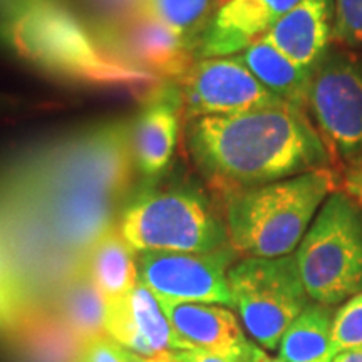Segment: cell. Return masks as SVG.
Masks as SVG:
<instances>
[{
	"label": "cell",
	"instance_id": "obj_28",
	"mask_svg": "<svg viewBox=\"0 0 362 362\" xmlns=\"http://www.w3.org/2000/svg\"><path fill=\"white\" fill-rule=\"evenodd\" d=\"M175 362H262L265 359V352L255 357H225L210 354L202 351H171Z\"/></svg>",
	"mask_w": 362,
	"mask_h": 362
},
{
	"label": "cell",
	"instance_id": "obj_6",
	"mask_svg": "<svg viewBox=\"0 0 362 362\" xmlns=\"http://www.w3.org/2000/svg\"><path fill=\"white\" fill-rule=\"evenodd\" d=\"M296 259L305 291L317 304L332 307L362 292V210L349 194H329Z\"/></svg>",
	"mask_w": 362,
	"mask_h": 362
},
{
	"label": "cell",
	"instance_id": "obj_12",
	"mask_svg": "<svg viewBox=\"0 0 362 362\" xmlns=\"http://www.w3.org/2000/svg\"><path fill=\"white\" fill-rule=\"evenodd\" d=\"M131 119V153L141 180H155L175 165L185 115L176 81H165Z\"/></svg>",
	"mask_w": 362,
	"mask_h": 362
},
{
	"label": "cell",
	"instance_id": "obj_29",
	"mask_svg": "<svg viewBox=\"0 0 362 362\" xmlns=\"http://www.w3.org/2000/svg\"><path fill=\"white\" fill-rule=\"evenodd\" d=\"M344 193L349 194L362 210V156H357L347 166L342 180Z\"/></svg>",
	"mask_w": 362,
	"mask_h": 362
},
{
	"label": "cell",
	"instance_id": "obj_32",
	"mask_svg": "<svg viewBox=\"0 0 362 362\" xmlns=\"http://www.w3.org/2000/svg\"><path fill=\"white\" fill-rule=\"evenodd\" d=\"M124 357H126V362H144V357L136 354V352L126 349L124 347Z\"/></svg>",
	"mask_w": 362,
	"mask_h": 362
},
{
	"label": "cell",
	"instance_id": "obj_16",
	"mask_svg": "<svg viewBox=\"0 0 362 362\" xmlns=\"http://www.w3.org/2000/svg\"><path fill=\"white\" fill-rule=\"evenodd\" d=\"M332 27L334 0H300L264 39L296 64L315 71L327 56Z\"/></svg>",
	"mask_w": 362,
	"mask_h": 362
},
{
	"label": "cell",
	"instance_id": "obj_15",
	"mask_svg": "<svg viewBox=\"0 0 362 362\" xmlns=\"http://www.w3.org/2000/svg\"><path fill=\"white\" fill-rule=\"evenodd\" d=\"M106 334L143 357L178 351V341L160 300L143 284L136 285L121 300L107 304Z\"/></svg>",
	"mask_w": 362,
	"mask_h": 362
},
{
	"label": "cell",
	"instance_id": "obj_10",
	"mask_svg": "<svg viewBox=\"0 0 362 362\" xmlns=\"http://www.w3.org/2000/svg\"><path fill=\"white\" fill-rule=\"evenodd\" d=\"M176 84L185 121L238 115L285 103L272 94L237 56L197 59Z\"/></svg>",
	"mask_w": 362,
	"mask_h": 362
},
{
	"label": "cell",
	"instance_id": "obj_14",
	"mask_svg": "<svg viewBox=\"0 0 362 362\" xmlns=\"http://www.w3.org/2000/svg\"><path fill=\"white\" fill-rule=\"evenodd\" d=\"M300 0H232L215 12L194 59L228 57L264 37Z\"/></svg>",
	"mask_w": 362,
	"mask_h": 362
},
{
	"label": "cell",
	"instance_id": "obj_21",
	"mask_svg": "<svg viewBox=\"0 0 362 362\" xmlns=\"http://www.w3.org/2000/svg\"><path fill=\"white\" fill-rule=\"evenodd\" d=\"M13 362H76L81 342L56 319L47 317L12 341Z\"/></svg>",
	"mask_w": 362,
	"mask_h": 362
},
{
	"label": "cell",
	"instance_id": "obj_7",
	"mask_svg": "<svg viewBox=\"0 0 362 362\" xmlns=\"http://www.w3.org/2000/svg\"><path fill=\"white\" fill-rule=\"evenodd\" d=\"M228 285L247 332L269 351L310 304L296 255L240 260L230 267Z\"/></svg>",
	"mask_w": 362,
	"mask_h": 362
},
{
	"label": "cell",
	"instance_id": "obj_34",
	"mask_svg": "<svg viewBox=\"0 0 362 362\" xmlns=\"http://www.w3.org/2000/svg\"><path fill=\"white\" fill-rule=\"evenodd\" d=\"M228 2H232V0H215V4H216V7H223L225 4H228Z\"/></svg>",
	"mask_w": 362,
	"mask_h": 362
},
{
	"label": "cell",
	"instance_id": "obj_26",
	"mask_svg": "<svg viewBox=\"0 0 362 362\" xmlns=\"http://www.w3.org/2000/svg\"><path fill=\"white\" fill-rule=\"evenodd\" d=\"M76 362H126L124 347L110 336H101L81 344Z\"/></svg>",
	"mask_w": 362,
	"mask_h": 362
},
{
	"label": "cell",
	"instance_id": "obj_33",
	"mask_svg": "<svg viewBox=\"0 0 362 362\" xmlns=\"http://www.w3.org/2000/svg\"><path fill=\"white\" fill-rule=\"evenodd\" d=\"M262 362H285L282 357H265Z\"/></svg>",
	"mask_w": 362,
	"mask_h": 362
},
{
	"label": "cell",
	"instance_id": "obj_31",
	"mask_svg": "<svg viewBox=\"0 0 362 362\" xmlns=\"http://www.w3.org/2000/svg\"><path fill=\"white\" fill-rule=\"evenodd\" d=\"M144 362H175L173 356H171V351L160 352V354L153 357H144Z\"/></svg>",
	"mask_w": 362,
	"mask_h": 362
},
{
	"label": "cell",
	"instance_id": "obj_23",
	"mask_svg": "<svg viewBox=\"0 0 362 362\" xmlns=\"http://www.w3.org/2000/svg\"><path fill=\"white\" fill-rule=\"evenodd\" d=\"M362 347V292L351 297L334 315L332 359L341 352Z\"/></svg>",
	"mask_w": 362,
	"mask_h": 362
},
{
	"label": "cell",
	"instance_id": "obj_18",
	"mask_svg": "<svg viewBox=\"0 0 362 362\" xmlns=\"http://www.w3.org/2000/svg\"><path fill=\"white\" fill-rule=\"evenodd\" d=\"M107 305L88 270L62 288L52 307V319L64 325L81 344L106 334Z\"/></svg>",
	"mask_w": 362,
	"mask_h": 362
},
{
	"label": "cell",
	"instance_id": "obj_4",
	"mask_svg": "<svg viewBox=\"0 0 362 362\" xmlns=\"http://www.w3.org/2000/svg\"><path fill=\"white\" fill-rule=\"evenodd\" d=\"M117 230L136 252H214L230 243L208 188L181 163L134 185Z\"/></svg>",
	"mask_w": 362,
	"mask_h": 362
},
{
	"label": "cell",
	"instance_id": "obj_9",
	"mask_svg": "<svg viewBox=\"0 0 362 362\" xmlns=\"http://www.w3.org/2000/svg\"><path fill=\"white\" fill-rule=\"evenodd\" d=\"M329 155L362 153V66L347 56H325L317 66L309 104Z\"/></svg>",
	"mask_w": 362,
	"mask_h": 362
},
{
	"label": "cell",
	"instance_id": "obj_17",
	"mask_svg": "<svg viewBox=\"0 0 362 362\" xmlns=\"http://www.w3.org/2000/svg\"><path fill=\"white\" fill-rule=\"evenodd\" d=\"M237 57L272 94L305 111L314 71L296 64L264 37L248 45Z\"/></svg>",
	"mask_w": 362,
	"mask_h": 362
},
{
	"label": "cell",
	"instance_id": "obj_30",
	"mask_svg": "<svg viewBox=\"0 0 362 362\" xmlns=\"http://www.w3.org/2000/svg\"><path fill=\"white\" fill-rule=\"evenodd\" d=\"M332 362H362V347L341 352V354L334 357Z\"/></svg>",
	"mask_w": 362,
	"mask_h": 362
},
{
	"label": "cell",
	"instance_id": "obj_22",
	"mask_svg": "<svg viewBox=\"0 0 362 362\" xmlns=\"http://www.w3.org/2000/svg\"><path fill=\"white\" fill-rule=\"evenodd\" d=\"M148 11L194 49L218 11L215 0H148Z\"/></svg>",
	"mask_w": 362,
	"mask_h": 362
},
{
	"label": "cell",
	"instance_id": "obj_25",
	"mask_svg": "<svg viewBox=\"0 0 362 362\" xmlns=\"http://www.w3.org/2000/svg\"><path fill=\"white\" fill-rule=\"evenodd\" d=\"M332 37L352 47L362 45V0H334Z\"/></svg>",
	"mask_w": 362,
	"mask_h": 362
},
{
	"label": "cell",
	"instance_id": "obj_13",
	"mask_svg": "<svg viewBox=\"0 0 362 362\" xmlns=\"http://www.w3.org/2000/svg\"><path fill=\"white\" fill-rule=\"evenodd\" d=\"M160 304L178 341V351H202L225 357L264 354L245 337L232 310L189 302Z\"/></svg>",
	"mask_w": 362,
	"mask_h": 362
},
{
	"label": "cell",
	"instance_id": "obj_3",
	"mask_svg": "<svg viewBox=\"0 0 362 362\" xmlns=\"http://www.w3.org/2000/svg\"><path fill=\"white\" fill-rule=\"evenodd\" d=\"M8 47L45 74L74 84L126 89L146 101L165 81L104 52L89 25L57 0H35L16 21Z\"/></svg>",
	"mask_w": 362,
	"mask_h": 362
},
{
	"label": "cell",
	"instance_id": "obj_1",
	"mask_svg": "<svg viewBox=\"0 0 362 362\" xmlns=\"http://www.w3.org/2000/svg\"><path fill=\"white\" fill-rule=\"evenodd\" d=\"M131 119L86 126L0 160V341L51 317L116 228L134 187Z\"/></svg>",
	"mask_w": 362,
	"mask_h": 362
},
{
	"label": "cell",
	"instance_id": "obj_24",
	"mask_svg": "<svg viewBox=\"0 0 362 362\" xmlns=\"http://www.w3.org/2000/svg\"><path fill=\"white\" fill-rule=\"evenodd\" d=\"M93 30H111L148 11V0H84Z\"/></svg>",
	"mask_w": 362,
	"mask_h": 362
},
{
	"label": "cell",
	"instance_id": "obj_5",
	"mask_svg": "<svg viewBox=\"0 0 362 362\" xmlns=\"http://www.w3.org/2000/svg\"><path fill=\"white\" fill-rule=\"evenodd\" d=\"M334 189L336 175L322 168L228 194L221 203L230 245L247 259L291 255Z\"/></svg>",
	"mask_w": 362,
	"mask_h": 362
},
{
	"label": "cell",
	"instance_id": "obj_20",
	"mask_svg": "<svg viewBox=\"0 0 362 362\" xmlns=\"http://www.w3.org/2000/svg\"><path fill=\"white\" fill-rule=\"evenodd\" d=\"M332 307L309 304L285 330L280 357L285 362H332Z\"/></svg>",
	"mask_w": 362,
	"mask_h": 362
},
{
	"label": "cell",
	"instance_id": "obj_11",
	"mask_svg": "<svg viewBox=\"0 0 362 362\" xmlns=\"http://www.w3.org/2000/svg\"><path fill=\"white\" fill-rule=\"evenodd\" d=\"M112 59L163 81H178L197 59L175 30L146 11L111 30H93Z\"/></svg>",
	"mask_w": 362,
	"mask_h": 362
},
{
	"label": "cell",
	"instance_id": "obj_19",
	"mask_svg": "<svg viewBox=\"0 0 362 362\" xmlns=\"http://www.w3.org/2000/svg\"><path fill=\"white\" fill-rule=\"evenodd\" d=\"M86 270L103 293L106 305L121 300L139 284L136 250L123 238L117 226L96 243Z\"/></svg>",
	"mask_w": 362,
	"mask_h": 362
},
{
	"label": "cell",
	"instance_id": "obj_27",
	"mask_svg": "<svg viewBox=\"0 0 362 362\" xmlns=\"http://www.w3.org/2000/svg\"><path fill=\"white\" fill-rule=\"evenodd\" d=\"M35 0H0V44L8 45V37L16 21Z\"/></svg>",
	"mask_w": 362,
	"mask_h": 362
},
{
	"label": "cell",
	"instance_id": "obj_8",
	"mask_svg": "<svg viewBox=\"0 0 362 362\" xmlns=\"http://www.w3.org/2000/svg\"><path fill=\"white\" fill-rule=\"evenodd\" d=\"M237 255L230 243L214 252H136V270L160 302L235 307L228 270Z\"/></svg>",
	"mask_w": 362,
	"mask_h": 362
},
{
	"label": "cell",
	"instance_id": "obj_2",
	"mask_svg": "<svg viewBox=\"0 0 362 362\" xmlns=\"http://www.w3.org/2000/svg\"><path fill=\"white\" fill-rule=\"evenodd\" d=\"M187 161L208 192L228 194L329 168V151L305 111L288 103L185 121Z\"/></svg>",
	"mask_w": 362,
	"mask_h": 362
}]
</instances>
